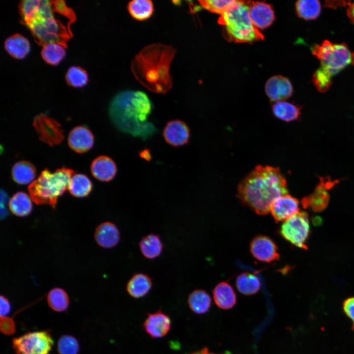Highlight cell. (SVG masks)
Listing matches in <instances>:
<instances>
[{
	"label": "cell",
	"mask_w": 354,
	"mask_h": 354,
	"mask_svg": "<svg viewBox=\"0 0 354 354\" xmlns=\"http://www.w3.org/2000/svg\"><path fill=\"white\" fill-rule=\"evenodd\" d=\"M19 9L21 23L39 45L56 42L67 47L73 36L71 26L76 16L64 0H22Z\"/></svg>",
	"instance_id": "obj_1"
},
{
	"label": "cell",
	"mask_w": 354,
	"mask_h": 354,
	"mask_svg": "<svg viewBox=\"0 0 354 354\" xmlns=\"http://www.w3.org/2000/svg\"><path fill=\"white\" fill-rule=\"evenodd\" d=\"M152 109V104L145 92L126 90L118 93L111 101L109 114L119 130L146 140L157 131L153 124L148 121Z\"/></svg>",
	"instance_id": "obj_2"
},
{
	"label": "cell",
	"mask_w": 354,
	"mask_h": 354,
	"mask_svg": "<svg viewBox=\"0 0 354 354\" xmlns=\"http://www.w3.org/2000/svg\"><path fill=\"white\" fill-rule=\"evenodd\" d=\"M237 191L240 200L260 215L268 213L274 201L288 193L286 180L279 169L261 165L240 181Z\"/></svg>",
	"instance_id": "obj_3"
},
{
	"label": "cell",
	"mask_w": 354,
	"mask_h": 354,
	"mask_svg": "<svg viewBox=\"0 0 354 354\" xmlns=\"http://www.w3.org/2000/svg\"><path fill=\"white\" fill-rule=\"evenodd\" d=\"M176 53L171 45L155 43L146 46L131 62L134 77L148 90L166 93L172 87L170 66Z\"/></svg>",
	"instance_id": "obj_4"
},
{
	"label": "cell",
	"mask_w": 354,
	"mask_h": 354,
	"mask_svg": "<svg viewBox=\"0 0 354 354\" xmlns=\"http://www.w3.org/2000/svg\"><path fill=\"white\" fill-rule=\"evenodd\" d=\"M312 54L321 62L312 81L319 91L324 92L331 85L332 77L352 62V53L344 43L324 40L313 47Z\"/></svg>",
	"instance_id": "obj_5"
},
{
	"label": "cell",
	"mask_w": 354,
	"mask_h": 354,
	"mask_svg": "<svg viewBox=\"0 0 354 354\" xmlns=\"http://www.w3.org/2000/svg\"><path fill=\"white\" fill-rule=\"evenodd\" d=\"M218 23L222 27L225 39L235 43H252L264 36L253 24L249 16L247 1L236 0L220 15Z\"/></svg>",
	"instance_id": "obj_6"
},
{
	"label": "cell",
	"mask_w": 354,
	"mask_h": 354,
	"mask_svg": "<svg viewBox=\"0 0 354 354\" xmlns=\"http://www.w3.org/2000/svg\"><path fill=\"white\" fill-rule=\"evenodd\" d=\"M74 173L73 170L65 168L54 172L48 169L43 170L28 186L31 199L37 205H49L55 208L58 198L68 189Z\"/></svg>",
	"instance_id": "obj_7"
},
{
	"label": "cell",
	"mask_w": 354,
	"mask_h": 354,
	"mask_svg": "<svg viewBox=\"0 0 354 354\" xmlns=\"http://www.w3.org/2000/svg\"><path fill=\"white\" fill-rule=\"evenodd\" d=\"M53 345L51 334L45 330L28 332L12 340L16 354H49Z\"/></svg>",
	"instance_id": "obj_8"
},
{
	"label": "cell",
	"mask_w": 354,
	"mask_h": 354,
	"mask_svg": "<svg viewBox=\"0 0 354 354\" xmlns=\"http://www.w3.org/2000/svg\"><path fill=\"white\" fill-rule=\"evenodd\" d=\"M280 234L294 245L307 249L306 242L310 234V223L308 214L298 212L285 221L281 225Z\"/></svg>",
	"instance_id": "obj_9"
},
{
	"label": "cell",
	"mask_w": 354,
	"mask_h": 354,
	"mask_svg": "<svg viewBox=\"0 0 354 354\" xmlns=\"http://www.w3.org/2000/svg\"><path fill=\"white\" fill-rule=\"evenodd\" d=\"M33 126L39 139L50 146L59 144L64 138L63 131L59 123L44 114L35 116Z\"/></svg>",
	"instance_id": "obj_10"
},
{
	"label": "cell",
	"mask_w": 354,
	"mask_h": 354,
	"mask_svg": "<svg viewBox=\"0 0 354 354\" xmlns=\"http://www.w3.org/2000/svg\"><path fill=\"white\" fill-rule=\"evenodd\" d=\"M320 178V182L314 191L301 200V204L304 208H310L316 212L326 208L329 201L328 191L338 183L337 180H332L329 177Z\"/></svg>",
	"instance_id": "obj_11"
},
{
	"label": "cell",
	"mask_w": 354,
	"mask_h": 354,
	"mask_svg": "<svg viewBox=\"0 0 354 354\" xmlns=\"http://www.w3.org/2000/svg\"><path fill=\"white\" fill-rule=\"evenodd\" d=\"M250 251L255 259L263 262L270 263L280 258L276 244L265 235L257 236L252 239Z\"/></svg>",
	"instance_id": "obj_12"
},
{
	"label": "cell",
	"mask_w": 354,
	"mask_h": 354,
	"mask_svg": "<svg viewBox=\"0 0 354 354\" xmlns=\"http://www.w3.org/2000/svg\"><path fill=\"white\" fill-rule=\"evenodd\" d=\"M166 142L170 146L178 147L187 144L190 137V131L187 124L180 119L167 122L163 130Z\"/></svg>",
	"instance_id": "obj_13"
},
{
	"label": "cell",
	"mask_w": 354,
	"mask_h": 354,
	"mask_svg": "<svg viewBox=\"0 0 354 354\" xmlns=\"http://www.w3.org/2000/svg\"><path fill=\"white\" fill-rule=\"evenodd\" d=\"M250 18L253 25L260 30L269 27L275 20L274 10L264 1H247Z\"/></svg>",
	"instance_id": "obj_14"
},
{
	"label": "cell",
	"mask_w": 354,
	"mask_h": 354,
	"mask_svg": "<svg viewBox=\"0 0 354 354\" xmlns=\"http://www.w3.org/2000/svg\"><path fill=\"white\" fill-rule=\"evenodd\" d=\"M265 92L273 102L285 101L293 93V88L290 80L281 75L273 76L269 78L265 86Z\"/></svg>",
	"instance_id": "obj_15"
},
{
	"label": "cell",
	"mask_w": 354,
	"mask_h": 354,
	"mask_svg": "<svg viewBox=\"0 0 354 354\" xmlns=\"http://www.w3.org/2000/svg\"><path fill=\"white\" fill-rule=\"evenodd\" d=\"M298 201L286 194L276 198L271 205L270 211L277 222L285 221L299 212Z\"/></svg>",
	"instance_id": "obj_16"
},
{
	"label": "cell",
	"mask_w": 354,
	"mask_h": 354,
	"mask_svg": "<svg viewBox=\"0 0 354 354\" xmlns=\"http://www.w3.org/2000/svg\"><path fill=\"white\" fill-rule=\"evenodd\" d=\"M171 324L169 317L159 310L148 315L143 323V327L151 338H158L168 333Z\"/></svg>",
	"instance_id": "obj_17"
},
{
	"label": "cell",
	"mask_w": 354,
	"mask_h": 354,
	"mask_svg": "<svg viewBox=\"0 0 354 354\" xmlns=\"http://www.w3.org/2000/svg\"><path fill=\"white\" fill-rule=\"evenodd\" d=\"M68 143L69 147L74 151L79 153H84L93 147L94 136L87 127L78 126L70 131Z\"/></svg>",
	"instance_id": "obj_18"
},
{
	"label": "cell",
	"mask_w": 354,
	"mask_h": 354,
	"mask_svg": "<svg viewBox=\"0 0 354 354\" xmlns=\"http://www.w3.org/2000/svg\"><path fill=\"white\" fill-rule=\"evenodd\" d=\"M90 170L94 177L104 182L113 179L118 172L115 162L106 155H101L95 158L91 164Z\"/></svg>",
	"instance_id": "obj_19"
},
{
	"label": "cell",
	"mask_w": 354,
	"mask_h": 354,
	"mask_svg": "<svg viewBox=\"0 0 354 354\" xmlns=\"http://www.w3.org/2000/svg\"><path fill=\"white\" fill-rule=\"evenodd\" d=\"M94 238L101 247L111 248L116 246L120 240V233L117 226L112 222L105 221L96 228Z\"/></svg>",
	"instance_id": "obj_20"
},
{
	"label": "cell",
	"mask_w": 354,
	"mask_h": 354,
	"mask_svg": "<svg viewBox=\"0 0 354 354\" xmlns=\"http://www.w3.org/2000/svg\"><path fill=\"white\" fill-rule=\"evenodd\" d=\"M212 293L215 304L221 309H230L236 303L235 291L227 282L219 283L213 289Z\"/></svg>",
	"instance_id": "obj_21"
},
{
	"label": "cell",
	"mask_w": 354,
	"mask_h": 354,
	"mask_svg": "<svg viewBox=\"0 0 354 354\" xmlns=\"http://www.w3.org/2000/svg\"><path fill=\"white\" fill-rule=\"evenodd\" d=\"M4 48L10 56L18 59H24L30 50L28 39L19 33L13 34L5 40Z\"/></svg>",
	"instance_id": "obj_22"
},
{
	"label": "cell",
	"mask_w": 354,
	"mask_h": 354,
	"mask_svg": "<svg viewBox=\"0 0 354 354\" xmlns=\"http://www.w3.org/2000/svg\"><path fill=\"white\" fill-rule=\"evenodd\" d=\"M152 284V280L147 274L135 273L127 282L126 290L130 296L139 298L144 296L149 292Z\"/></svg>",
	"instance_id": "obj_23"
},
{
	"label": "cell",
	"mask_w": 354,
	"mask_h": 354,
	"mask_svg": "<svg viewBox=\"0 0 354 354\" xmlns=\"http://www.w3.org/2000/svg\"><path fill=\"white\" fill-rule=\"evenodd\" d=\"M139 245L143 255L148 259H154L159 256L163 249L160 236L154 234L143 237Z\"/></svg>",
	"instance_id": "obj_24"
},
{
	"label": "cell",
	"mask_w": 354,
	"mask_h": 354,
	"mask_svg": "<svg viewBox=\"0 0 354 354\" xmlns=\"http://www.w3.org/2000/svg\"><path fill=\"white\" fill-rule=\"evenodd\" d=\"M11 176L13 180L17 183L27 184L32 182L35 178L36 169L34 165L28 161H19L12 167Z\"/></svg>",
	"instance_id": "obj_25"
},
{
	"label": "cell",
	"mask_w": 354,
	"mask_h": 354,
	"mask_svg": "<svg viewBox=\"0 0 354 354\" xmlns=\"http://www.w3.org/2000/svg\"><path fill=\"white\" fill-rule=\"evenodd\" d=\"M31 198L25 192L19 191L14 194L9 201V208L14 215L24 217L29 215L32 209Z\"/></svg>",
	"instance_id": "obj_26"
},
{
	"label": "cell",
	"mask_w": 354,
	"mask_h": 354,
	"mask_svg": "<svg viewBox=\"0 0 354 354\" xmlns=\"http://www.w3.org/2000/svg\"><path fill=\"white\" fill-rule=\"evenodd\" d=\"M236 285L242 294L250 295L256 294L260 289L261 283L259 278L254 273L244 272L236 278Z\"/></svg>",
	"instance_id": "obj_27"
},
{
	"label": "cell",
	"mask_w": 354,
	"mask_h": 354,
	"mask_svg": "<svg viewBox=\"0 0 354 354\" xmlns=\"http://www.w3.org/2000/svg\"><path fill=\"white\" fill-rule=\"evenodd\" d=\"M272 110L276 118L287 122L298 119L301 114V107L285 101L275 102Z\"/></svg>",
	"instance_id": "obj_28"
},
{
	"label": "cell",
	"mask_w": 354,
	"mask_h": 354,
	"mask_svg": "<svg viewBox=\"0 0 354 354\" xmlns=\"http://www.w3.org/2000/svg\"><path fill=\"white\" fill-rule=\"evenodd\" d=\"M188 303L190 308L195 313L202 314L209 309L211 299L210 295L203 290H196L189 295Z\"/></svg>",
	"instance_id": "obj_29"
},
{
	"label": "cell",
	"mask_w": 354,
	"mask_h": 354,
	"mask_svg": "<svg viewBox=\"0 0 354 354\" xmlns=\"http://www.w3.org/2000/svg\"><path fill=\"white\" fill-rule=\"evenodd\" d=\"M127 9L134 19L144 21L152 16L154 6L153 2L150 0H133L128 3Z\"/></svg>",
	"instance_id": "obj_30"
},
{
	"label": "cell",
	"mask_w": 354,
	"mask_h": 354,
	"mask_svg": "<svg viewBox=\"0 0 354 354\" xmlns=\"http://www.w3.org/2000/svg\"><path fill=\"white\" fill-rule=\"evenodd\" d=\"M92 187V183L87 176L77 174L72 177L68 190L72 196L82 198L88 196L91 192Z\"/></svg>",
	"instance_id": "obj_31"
},
{
	"label": "cell",
	"mask_w": 354,
	"mask_h": 354,
	"mask_svg": "<svg viewBox=\"0 0 354 354\" xmlns=\"http://www.w3.org/2000/svg\"><path fill=\"white\" fill-rule=\"evenodd\" d=\"M64 46L58 43H48L43 46L41 55L43 60L47 63L57 65L66 55Z\"/></svg>",
	"instance_id": "obj_32"
},
{
	"label": "cell",
	"mask_w": 354,
	"mask_h": 354,
	"mask_svg": "<svg viewBox=\"0 0 354 354\" xmlns=\"http://www.w3.org/2000/svg\"><path fill=\"white\" fill-rule=\"evenodd\" d=\"M297 15L304 20H313L320 15L321 10L318 0H300L295 4Z\"/></svg>",
	"instance_id": "obj_33"
},
{
	"label": "cell",
	"mask_w": 354,
	"mask_h": 354,
	"mask_svg": "<svg viewBox=\"0 0 354 354\" xmlns=\"http://www.w3.org/2000/svg\"><path fill=\"white\" fill-rule=\"evenodd\" d=\"M47 302L52 310L60 312L67 309L69 304V298L64 290L60 288H55L48 293Z\"/></svg>",
	"instance_id": "obj_34"
},
{
	"label": "cell",
	"mask_w": 354,
	"mask_h": 354,
	"mask_svg": "<svg viewBox=\"0 0 354 354\" xmlns=\"http://www.w3.org/2000/svg\"><path fill=\"white\" fill-rule=\"evenodd\" d=\"M65 78L67 84L74 88H82L88 81L87 72L80 66L70 67L67 71Z\"/></svg>",
	"instance_id": "obj_35"
},
{
	"label": "cell",
	"mask_w": 354,
	"mask_h": 354,
	"mask_svg": "<svg viewBox=\"0 0 354 354\" xmlns=\"http://www.w3.org/2000/svg\"><path fill=\"white\" fill-rule=\"evenodd\" d=\"M79 344L77 340L70 335H62L57 343L59 354H78Z\"/></svg>",
	"instance_id": "obj_36"
},
{
	"label": "cell",
	"mask_w": 354,
	"mask_h": 354,
	"mask_svg": "<svg viewBox=\"0 0 354 354\" xmlns=\"http://www.w3.org/2000/svg\"><path fill=\"white\" fill-rule=\"evenodd\" d=\"M234 0H199L200 5L207 10L220 15L231 7L236 2Z\"/></svg>",
	"instance_id": "obj_37"
},
{
	"label": "cell",
	"mask_w": 354,
	"mask_h": 354,
	"mask_svg": "<svg viewBox=\"0 0 354 354\" xmlns=\"http://www.w3.org/2000/svg\"><path fill=\"white\" fill-rule=\"evenodd\" d=\"M0 329L4 335L13 334L16 331L15 324L12 318L8 317H0Z\"/></svg>",
	"instance_id": "obj_38"
},
{
	"label": "cell",
	"mask_w": 354,
	"mask_h": 354,
	"mask_svg": "<svg viewBox=\"0 0 354 354\" xmlns=\"http://www.w3.org/2000/svg\"><path fill=\"white\" fill-rule=\"evenodd\" d=\"M343 310L347 317L351 320L352 328L354 330V296L348 297L344 301Z\"/></svg>",
	"instance_id": "obj_39"
},
{
	"label": "cell",
	"mask_w": 354,
	"mask_h": 354,
	"mask_svg": "<svg viewBox=\"0 0 354 354\" xmlns=\"http://www.w3.org/2000/svg\"><path fill=\"white\" fill-rule=\"evenodd\" d=\"M0 317H6L10 312L11 305L8 299L4 296L1 295L0 298Z\"/></svg>",
	"instance_id": "obj_40"
},
{
	"label": "cell",
	"mask_w": 354,
	"mask_h": 354,
	"mask_svg": "<svg viewBox=\"0 0 354 354\" xmlns=\"http://www.w3.org/2000/svg\"><path fill=\"white\" fill-rule=\"evenodd\" d=\"M8 202V195L4 190H0V218L3 219L8 215L6 206Z\"/></svg>",
	"instance_id": "obj_41"
},
{
	"label": "cell",
	"mask_w": 354,
	"mask_h": 354,
	"mask_svg": "<svg viewBox=\"0 0 354 354\" xmlns=\"http://www.w3.org/2000/svg\"><path fill=\"white\" fill-rule=\"evenodd\" d=\"M347 14L351 21L354 24V1H348Z\"/></svg>",
	"instance_id": "obj_42"
},
{
	"label": "cell",
	"mask_w": 354,
	"mask_h": 354,
	"mask_svg": "<svg viewBox=\"0 0 354 354\" xmlns=\"http://www.w3.org/2000/svg\"><path fill=\"white\" fill-rule=\"evenodd\" d=\"M187 354H232L228 351H226L225 353H219V354L214 353L210 352L207 348H204L201 349V350L194 352L189 353Z\"/></svg>",
	"instance_id": "obj_43"
},
{
	"label": "cell",
	"mask_w": 354,
	"mask_h": 354,
	"mask_svg": "<svg viewBox=\"0 0 354 354\" xmlns=\"http://www.w3.org/2000/svg\"><path fill=\"white\" fill-rule=\"evenodd\" d=\"M139 155L142 158L147 161H150L151 158V154L149 149H144L139 152Z\"/></svg>",
	"instance_id": "obj_44"
},
{
	"label": "cell",
	"mask_w": 354,
	"mask_h": 354,
	"mask_svg": "<svg viewBox=\"0 0 354 354\" xmlns=\"http://www.w3.org/2000/svg\"><path fill=\"white\" fill-rule=\"evenodd\" d=\"M352 63L354 65V52L352 53Z\"/></svg>",
	"instance_id": "obj_45"
}]
</instances>
